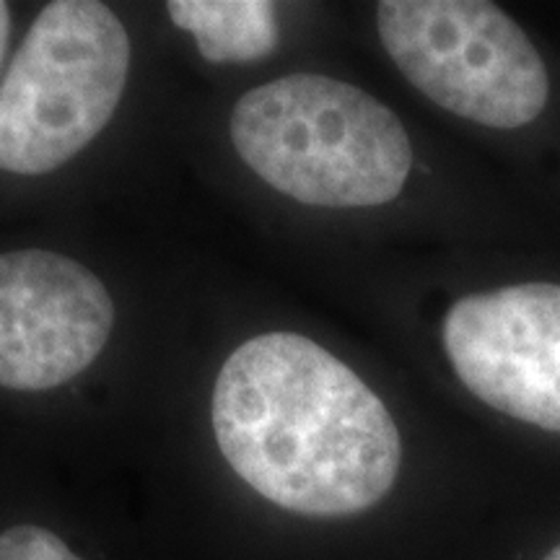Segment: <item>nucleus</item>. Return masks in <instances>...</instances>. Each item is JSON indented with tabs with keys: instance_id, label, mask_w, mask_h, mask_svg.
<instances>
[{
	"instance_id": "1",
	"label": "nucleus",
	"mask_w": 560,
	"mask_h": 560,
	"mask_svg": "<svg viewBox=\"0 0 560 560\" xmlns=\"http://www.w3.org/2000/svg\"><path fill=\"white\" fill-rule=\"evenodd\" d=\"M210 418L231 470L293 514H361L400 472L402 441L387 405L304 335L242 342L215 380Z\"/></svg>"
},
{
	"instance_id": "2",
	"label": "nucleus",
	"mask_w": 560,
	"mask_h": 560,
	"mask_svg": "<svg viewBox=\"0 0 560 560\" xmlns=\"http://www.w3.org/2000/svg\"><path fill=\"white\" fill-rule=\"evenodd\" d=\"M229 130L244 164L304 206H384L402 192L412 166L400 117L366 91L319 73L247 91Z\"/></svg>"
},
{
	"instance_id": "3",
	"label": "nucleus",
	"mask_w": 560,
	"mask_h": 560,
	"mask_svg": "<svg viewBox=\"0 0 560 560\" xmlns=\"http://www.w3.org/2000/svg\"><path fill=\"white\" fill-rule=\"evenodd\" d=\"M130 55L109 5H45L0 86V170L37 177L86 149L122 100Z\"/></svg>"
},
{
	"instance_id": "4",
	"label": "nucleus",
	"mask_w": 560,
	"mask_h": 560,
	"mask_svg": "<svg viewBox=\"0 0 560 560\" xmlns=\"http://www.w3.org/2000/svg\"><path fill=\"white\" fill-rule=\"evenodd\" d=\"M376 30L395 66L441 109L516 130L548 107V68L509 13L486 0H384Z\"/></svg>"
},
{
	"instance_id": "5",
	"label": "nucleus",
	"mask_w": 560,
	"mask_h": 560,
	"mask_svg": "<svg viewBox=\"0 0 560 560\" xmlns=\"http://www.w3.org/2000/svg\"><path fill=\"white\" fill-rule=\"evenodd\" d=\"M444 348L478 400L560 433V285L535 280L454 301Z\"/></svg>"
},
{
	"instance_id": "6",
	"label": "nucleus",
	"mask_w": 560,
	"mask_h": 560,
	"mask_svg": "<svg viewBox=\"0 0 560 560\" xmlns=\"http://www.w3.org/2000/svg\"><path fill=\"white\" fill-rule=\"evenodd\" d=\"M115 325L86 265L45 249L0 255V387H60L100 359Z\"/></svg>"
},
{
	"instance_id": "7",
	"label": "nucleus",
	"mask_w": 560,
	"mask_h": 560,
	"mask_svg": "<svg viewBox=\"0 0 560 560\" xmlns=\"http://www.w3.org/2000/svg\"><path fill=\"white\" fill-rule=\"evenodd\" d=\"M166 11L210 62H252L278 47L276 5L268 0H172Z\"/></svg>"
},
{
	"instance_id": "8",
	"label": "nucleus",
	"mask_w": 560,
	"mask_h": 560,
	"mask_svg": "<svg viewBox=\"0 0 560 560\" xmlns=\"http://www.w3.org/2000/svg\"><path fill=\"white\" fill-rule=\"evenodd\" d=\"M0 560H83L52 535L50 529L32 527V524H21V527L5 529L0 535Z\"/></svg>"
},
{
	"instance_id": "9",
	"label": "nucleus",
	"mask_w": 560,
	"mask_h": 560,
	"mask_svg": "<svg viewBox=\"0 0 560 560\" xmlns=\"http://www.w3.org/2000/svg\"><path fill=\"white\" fill-rule=\"evenodd\" d=\"M9 37H11V9L9 3L0 0V66H3L5 50H9Z\"/></svg>"
},
{
	"instance_id": "10",
	"label": "nucleus",
	"mask_w": 560,
	"mask_h": 560,
	"mask_svg": "<svg viewBox=\"0 0 560 560\" xmlns=\"http://www.w3.org/2000/svg\"><path fill=\"white\" fill-rule=\"evenodd\" d=\"M545 560H560V545H558V548H556V550H552V552H550V556H548V558H545Z\"/></svg>"
}]
</instances>
